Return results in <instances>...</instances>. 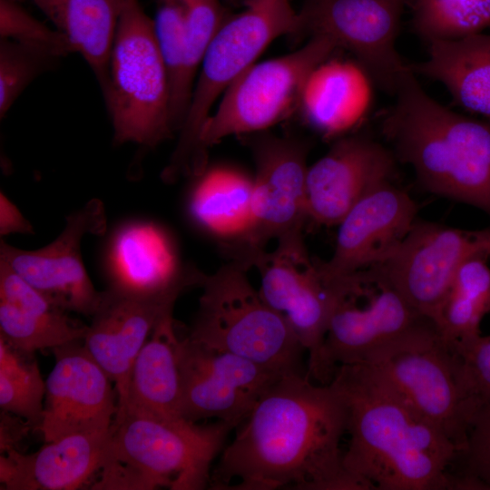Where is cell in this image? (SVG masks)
I'll list each match as a JSON object with an SVG mask.
<instances>
[{
  "label": "cell",
  "instance_id": "1",
  "mask_svg": "<svg viewBox=\"0 0 490 490\" xmlns=\"http://www.w3.org/2000/svg\"><path fill=\"white\" fill-rule=\"evenodd\" d=\"M211 477L214 489L367 490L344 466V401L308 374L279 377L237 427Z\"/></svg>",
  "mask_w": 490,
  "mask_h": 490
},
{
  "label": "cell",
  "instance_id": "9",
  "mask_svg": "<svg viewBox=\"0 0 490 490\" xmlns=\"http://www.w3.org/2000/svg\"><path fill=\"white\" fill-rule=\"evenodd\" d=\"M337 48L328 37L312 35L292 53L254 63L225 91L207 120L201 135L203 154L228 136L262 132L299 110L309 75Z\"/></svg>",
  "mask_w": 490,
  "mask_h": 490
},
{
  "label": "cell",
  "instance_id": "33",
  "mask_svg": "<svg viewBox=\"0 0 490 490\" xmlns=\"http://www.w3.org/2000/svg\"><path fill=\"white\" fill-rule=\"evenodd\" d=\"M59 60L44 51L0 38V118L36 77L54 68Z\"/></svg>",
  "mask_w": 490,
  "mask_h": 490
},
{
  "label": "cell",
  "instance_id": "12",
  "mask_svg": "<svg viewBox=\"0 0 490 490\" xmlns=\"http://www.w3.org/2000/svg\"><path fill=\"white\" fill-rule=\"evenodd\" d=\"M249 265L260 273L264 301L285 316L308 352V376L313 377L338 294L320 277L302 233L279 239L273 250L256 252Z\"/></svg>",
  "mask_w": 490,
  "mask_h": 490
},
{
  "label": "cell",
  "instance_id": "4",
  "mask_svg": "<svg viewBox=\"0 0 490 490\" xmlns=\"http://www.w3.org/2000/svg\"><path fill=\"white\" fill-rule=\"evenodd\" d=\"M234 427L126 410L109 429L93 489L200 490Z\"/></svg>",
  "mask_w": 490,
  "mask_h": 490
},
{
  "label": "cell",
  "instance_id": "31",
  "mask_svg": "<svg viewBox=\"0 0 490 490\" xmlns=\"http://www.w3.org/2000/svg\"><path fill=\"white\" fill-rule=\"evenodd\" d=\"M31 355L15 348L0 337V407L4 412L39 429L45 381Z\"/></svg>",
  "mask_w": 490,
  "mask_h": 490
},
{
  "label": "cell",
  "instance_id": "20",
  "mask_svg": "<svg viewBox=\"0 0 490 490\" xmlns=\"http://www.w3.org/2000/svg\"><path fill=\"white\" fill-rule=\"evenodd\" d=\"M393 171V156L379 143L364 136L338 139L308 168L309 220L338 225L360 199L388 181Z\"/></svg>",
  "mask_w": 490,
  "mask_h": 490
},
{
  "label": "cell",
  "instance_id": "19",
  "mask_svg": "<svg viewBox=\"0 0 490 490\" xmlns=\"http://www.w3.org/2000/svg\"><path fill=\"white\" fill-rule=\"evenodd\" d=\"M39 431L47 442L81 433H107L117 412L113 381L80 341L53 349Z\"/></svg>",
  "mask_w": 490,
  "mask_h": 490
},
{
  "label": "cell",
  "instance_id": "34",
  "mask_svg": "<svg viewBox=\"0 0 490 490\" xmlns=\"http://www.w3.org/2000/svg\"><path fill=\"white\" fill-rule=\"evenodd\" d=\"M0 38L62 58L74 52L69 40L29 14L15 0H0Z\"/></svg>",
  "mask_w": 490,
  "mask_h": 490
},
{
  "label": "cell",
  "instance_id": "16",
  "mask_svg": "<svg viewBox=\"0 0 490 490\" xmlns=\"http://www.w3.org/2000/svg\"><path fill=\"white\" fill-rule=\"evenodd\" d=\"M248 142L255 162L253 230L243 260L265 250L271 240L302 232L309 220L306 145L294 138L261 132Z\"/></svg>",
  "mask_w": 490,
  "mask_h": 490
},
{
  "label": "cell",
  "instance_id": "23",
  "mask_svg": "<svg viewBox=\"0 0 490 490\" xmlns=\"http://www.w3.org/2000/svg\"><path fill=\"white\" fill-rule=\"evenodd\" d=\"M193 178L188 198L192 221L216 239L231 260L240 258L253 230V176L230 165H207Z\"/></svg>",
  "mask_w": 490,
  "mask_h": 490
},
{
  "label": "cell",
  "instance_id": "3",
  "mask_svg": "<svg viewBox=\"0 0 490 490\" xmlns=\"http://www.w3.org/2000/svg\"><path fill=\"white\" fill-rule=\"evenodd\" d=\"M395 95L382 129L400 160L431 192L490 215V120L441 105L426 93L413 71Z\"/></svg>",
  "mask_w": 490,
  "mask_h": 490
},
{
  "label": "cell",
  "instance_id": "15",
  "mask_svg": "<svg viewBox=\"0 0 490 490\" xmlns=\"http://www.w3.org/2000/svg\"><path fill=\"white\" fill-rule=\"evenodd\" d=\"M105 230L103 204L93 199L68 215L62 232L40 249H18L2 239L0 261L60 309L92 316L102 292L95 289L85 270L81 242L85 234H102Z\"/></svg>",
  "mask_w": 490,
  "mask_h": 490
},
{
  "label": "cell",
  "instance_id": "5",
  "mask_svg": "<svg viewBox=\"0 0 490 490\" xmlns=\"http://www.w3.org/2000/svg\"><path fill=\"white\" fill-rule=\"evenodd\" d=\"M299 26L298 11L289 0H260L228 16L201 61L177 144L162 172L163 181L194 177L207 167L201 135L215 101L273 40L284 34L298 35Z\"/></svg>",
  "mask_w": 490,
  "mask_h": 490
},
{
  "label": "cell",
  "instance_id": "38",
  "mask_svg": "<svg viewBox=\"0 0 490 490\" xmlns=\"http://www.w3.org/2000/svg\"><path fill=\"white\" fill-rule=\"evenodd\" d=\"M241 1L244 3L245 7H246V6L250 5L256 3V2H258L260 0H241Z\"/></svg>",
  "mask_w": 490,
  "mask_h": 490
},
{
  "label": "cell",
  "instance_id": "28",
  "mask_svg": "<svg viewBox=\"0 0 490 490\" xmlns=\"http://www.w3.org/2000/svg\"><path fill=\"white\" fill-rule=\"evenodd\" d=\"M55 25L94 74L103 94L124 0H30Z\"/></svg>",
  "mask_w": 490,
  "mask_h": 490
},
{
  "label": "cell",
  "instance_id": "25",
  "mask_svg": "<svg viewBox=\"0 0 490 490\" xmlns=\"http://www.w3.org/2000/svg\"><path fill=\"white\" fill-rule=\"evenodd\" d=\"M371 80L358 62L329 57L309 75L299 110L308 124L324 137L342 135L368 113Z\"/></svg>",
  "mask_w": 490,
  "mask_h": 490
},
{
  "label": "cell",
  "instance_id": "14",
  "mask_svg": "<svg viewBox=\"0 0 490 490\" xmlns=\"http://www.w3.org/2000/svg\"><path fill=\"white\" fill-rule=\"evenodd\" d=\"M183 419L216 418L237 428L261 396L284 374L188 336L179 346ZM287 375V374H286Z\"/></svg>",
  "mask_w": 490,
  "mask_h": 490
},
{
  "label": "cell",
  "instance_id": "21",
  "mask_svg": "<svg viewBox=\"0 0 490 490\" xmlns=\"http://www.w3.org/2000/svg\"><path fill=\"white\" fill-rule=\"evenodd\" d=\"M112 238L108 251L110 287L154 292L201 285L203 273L181 265L171 239L155 224L130 222Z\"/></svg>",
  "mask_w": 490,
  "mask_h": 490
},
{
  "label": "cell",
  "instance_id": "10",
  "mask_svg": "<svg viewBox=\"0 0 490 490\" xmlns=\"http://www.w3.org/2000/svg\"><path fill=\"white\" fill-rule=\"evenodd\" d=\"M357 273L362 302L352 275L329 319L313 376L319 384H329L338 367L362 363L424 318L394 289L378 266Z\"/></svg>",
  "mask_w": 490,
  "mask_h": 490
},
{
  "label": "cell",
  "instance_id": "32",
  "mask_svg": "<svg viewBox=\"0 0 490 490\" xmlns=\"http://www.w3.org/2000/svg\"><path fill=\"white\" fill-rule=\"evenodd\" d=\"M413 24L428 42L476 34L490 25V0H414Z\"/></svg>",
  "mask_w": 490,
  "mask_h": 490
},
{
  "label": "cell",
  "instance_id": "7",
  "mask_svg": "<svg viewBox=\"0 0 490 490\" xmlns=\"http://www.w3.org/2000/svg\"><path fill=\"white\" fill-rule=\"evenodd\" d=\"M358 364L445 433L460 455L480 400L466 387L459 362L434 321L420 318Z\"/></svg>",
  "mask_w": 490,
  "mask_h": 490
},
{
  "label": "cell",
  "instance_id": "6",
  "mask_svg": "<svg viewBox=\"0 0 490 490\" xmlns=\"http://www.w3.org/2000/svg\"><path fill=\"white\" fill-rule=\"evenodd\" d=\"M247 270L230 260L203 275L199 309L187 336L284 375L308 374L302 368L306 350L285 316L269 306L252 286Z\"/></svg>",
  "mask_w": 490,
  "mask_h": 490
},
{
  "label": "cell",
  "instance_id": "37",
  "mask_svg": "<svg viewBox=\"0 0 490 490\" xmlns=\"http://www.w3.org/2000/svg\"><path fill=\"white\" fill-rule=\"evenodd\" d=\"M31 223L20 210L1 191L0 193V235L12 233H33Z\"/></svg>",
  "mask_w": 490,
  "mask_h": 490
},
{
  "label": "cell",
  "instance_id": "26",
  "mask_svg": "<svg viewBox=\"0 0 490 490\" xmlns=\"http://www.w3.org/2000/svg\"><path fill=\"white\" fill-rule=\"evenodd\" d=\"M180 341L172 313L168 314L156 325L137 355L129 376L125 405L115 416L130 410L183 419Z\"/></svg>",
  "mask_w": 490,
  "mask_h": 490
},
{
  "label": "cell",
  "instance_id": "36",
  "mask_svg": "<svg viewBox=\"0 0 490 490\" xmlns=\"http://www.w3.org/2000/svg\"><path fill=\"white\" fill-rule=\"evenodd\" d=\"M460 366L463 379L479 400L490 396V335L450 345Z\"/></svg>",
  "mask_w": 490,
  "mask_h": 490
},
{
  "label": "cell",
  "instance_id": "22",
  "mask_svg": "<svg viewBox=\"0 0 490 490\" xmlns=\"http://www.w3.org/2000/svg\"><path fill=\"white\" fill-rule=\"evenodd\" d=\"M108 433L66 436L33 454L1 452L0 481L9 490H72L98 472ZM2 488V489H3Z\"/></svg>",
  "mask_w": 490,
  "mask_h": 490
},
{
  "label": "cell",
  "instance_id": "30",
  "mask_svg": "<svg viewBox=\"0 0 490 490\" xmlns=\"http://www.w3.org/2000/svg\"><path fill=\"white\" fill-rule=\"evenodd\" d=\"M155 36L170 82V113L174 132L181 130L192 93L186 75L187 24L185 0H157Z\"/></svg>",
  "mask_w": 490,
  "mask_h": 490
},
{
  "label": "cell",
  "instance_id": "13",
  "mask_svg": "<svg viewBox=\"0 0 490 490\" xmlns=\"http://www.w3.org/2000/svg\"><path fill=\"white\" fill-rule=\"evenodd\" d=\"M478 256L490 257V228L466 230L416 221L394 254L377 266L406 301L436 324L456 271Z\"/></svg>",
  "mask_w": 490,
  "mask_h": 490
},
{
  "label": "cell",
  "instance_id": "8",
  "mask_svg": "<svg viewBox=\"0 0 490 490\" xmlns=\"http://www.w3.org/2000/svg\"><path fill=\"white\" fill-rule=\"evenodd\" d=\"M114 144L152 149L175 132L170 113V82L151 19L139 0H124L103 94Z\"/></svg>",
  "mask_w": 490,
  "mask_h": 490
},
{
  "label": "cell",
  "instance_id": "24",
  "mask_svg": "<svg viewBox=\"0 0 490 490\" xmlns=\"http://www.w3.org/2000/svg\"><path fill=\"white\" fill-rule=\"evenodd\" d=\"M86 325L48 300L8 265L0 261V337L15 348L33 354L83 341Z\"/></svg>",
  "mask_w": 490,
  "mask_h": 490
},
{
  "label": "cell",
  "instance_id": "29",
  "mask_svg": "<svg viewBox=\"0 0 490 490\" xmlns=\"http://www.w3.org/2000/svg\"><path fill=\"white\" fill-rule=\"evenodd\" d=\"M486 257L467 260L456 271L436 325L449 345L472 341L490 312V267Z\"/></svg>",
  "mask_w": 490,
  "mask_h": 490
},
{
  "label": "cell",
  "instance_id": "2",
  "mask_svg": "<svg viewBox=\"0 0 490 490\" xmlns=\"http://www.w3.org/2000/svg\"><path fill=\"white\" fill-rule=\"evenodd\" d=\"M330 384L347 410L344 466L367 490L455 489L457 446L366 366L338 367Z\"/></svg>",
  "mask_w": 490,
  "mask_h": 490
},
{
  "label": "cell",
  "instance_id": "17",
  "mask_svg": "<svg viewBox=\"0 0 490 490\" xmlns=\"http://www.w3.org/2000/svg\"><path fill=\"white\" fill-rule=\"evenodd\" d=\"M185 289L140 292L110 287L102 291L83 341L114 384L117 412L125 405L129 376L137 355L156 325L172 313Z\"/></svg>",
  "mask_w": 490,
  "mask_h": 490
},
{
  "label": "cell",
  "instance_id": "27",
  "mask_svg": "<svg viewBox=\"0 0 490 490\" xmlns=\"http://www.w3.org/2000/svg\"><path fill=\"white\" fill-rule=\"evenodd\" d=\"M429 44L427 59L412 71L443 83L456 103L490 120V34Z\"/></svg>",
  "mask_w": 490,
  "mask_h": 490
},
{
  "label": "cell",
  "instance_id": "35",
  "mask_svg": "<svg viewBox=\"0 0 490 490\" xmlns=\"http://www.w3.org/2000/svg\"><path fill=\"white\" fill-rule=\"evenodd\" d=\"M457 459L462 462V472L457 475L473 480L481 490H490V396L480 400Z\"/></svg>",
  "mask_w": 490,
  "mask_h": 490
},
{
  "label": "cell",
  "instance_id": "18",
  "mask_svg": "<svg viewBox=\"0 0 490 490\" xmlns=\"http://www.w3.org/2000/svg\"><path fill=\"white\" fill-rule=\"evenodd\" d=\"M416 211L410 196L389 180L371 190L338 224L331 258L317 262L324 282L332 286L385 262L412 229Z\"/></svg>",
  "mask_w": 490,
  "mask_h": 490
},
{
  "label": "cell",
  "instance_id": "11",
  "mask_svg": "<svg viewBox=\"0 0 490 490\" xmlns=\"http://www.w3.org/2000/svg\"><path fill=\"white\" fill-rule=\"evenodd\" d=\"M407 0H304L299 36L324 35L352 53L382 89L396 93L412 72L396 50Z\"/></svg>",
  "mask_w": 490,
  "mask_h": 490
},
{
  "label": "cell",
  "instance_id": "39",
  "mask_svg": "<svg viewBox=\"0 0 490 490\" xmlns=\"http://www.w3.org/2000/svg\"><path fill=\"white\" fill-rule=\"evenodd\" d=\"M15 1H18V2H20V3H21V2H24V1H25V0H15Z\"/></svg>",
  "mask_w": 490,
  "mask_h": 490
}]
</instances>
